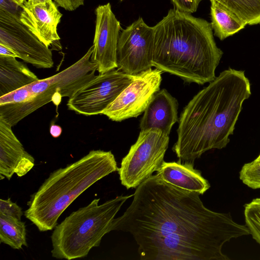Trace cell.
<instances>
[{"label": "cell", "instance_id": "obj_25", "mask_svg": "<svg viewBox=\"0 0 260 260\" xmlns=\"http://www.w3.org/2000/svg\"><path fill=\"white\" fill-rule=\"evenodd\" d=\"M174 9L179 11L192 14L196 12L199 4L203 0H170Z\"/></svg>", "mask_w": 260, "mask_h": 260}, {"label": "cell", "instance_id": "obj_11", "mask_svg": "<svg viewBox=\"0 0 260 260\" xmlns=\"http://www.w3.org/2000/svg\"><path fill=\"white\" fill-rule=\"evenodd\" d=\"M96 16L93 52L90 60L96 64L100 74L117 68V48L122 28L109 3L99 5Z\"/></svg>", "mask_w": 260, "mask_h": 260}, {"label": "cell", "instance_id": "obj_9", "mask_svg": "<svg viewBox=\"0 0 260 260\" xmlns=\"http://www.w3.org/2000/svg\"><path fill=\"white\" fill-rule=\"evenodd\" d=\"M153 27L141 17L122 29L117 48V69L134 75L153 67Z\"/></svg>", "mask_w": 260, "mask_h": 260}, {"label": "cell", "instance_id": "obj_7", "mask_svg": "<svg viewBox=\"0 0 260 260\" xmlns=\"http://www.w3.org/2000/svg\"><path fill=\"white\" fill-rule=\"evenodd\" d=\"M134 76L116 69L100 74L69 98L68 108L85 116L103 114Z\"/></svg>", "mask_w": 260, "mask_h": 260}, {"label": "cell", "instance_id": "obj_14", "mask_svg": "<svg viewBox=\"0 0 260 260\" xmlns=\"http://www.w3.org/2000/svg\"><path fill=\"white\" fill-rule=\"evenodd\" d=\"M12 127L0 118V175L8 180L15 173L25 175L35 165L34 158L25 150Z\"/></svg>", "mask_w": 260, "mask_h": 260}, {"label": "cell", "instance_id": "obj_28", "mask_svg": "<svg viewBox=\"0 0 260 260\" xmlns=\"http://www.w3.org/2000/svg\"><path fill=\"white\" fill-rule=\"evenodd\" d=\"M62 129L59 125L52 124L50 128V133L54 138L58 137L61 134Z\"/></svg>", "mask_w": 260, "mask_h": 260}, {"label": "cell", "instance_id": "obj_2", "mask_svg": "<svg viewBox=\"0 0 260 260\" xmlns=\"http://www.w3.org/2000/svg\"><path fill=\"white\" fill-rule=\"evenodd\" d=\"M251 95L243 71L229 68L197 93L178 120L177 140L172 148L182 163L194 165L208 150L224 148L233 134L244 101Z\"/></svg>", "mask_w": 260, "mask_h": 260}, {"label": "cell", "instance_id": "obj_13", "mask_svg": "<svg viewBox=\"0 0 260 260\" xmlns=\"http://www.w3.org/2000/svg\"><path fill=\"white\" fill-rule=\"evenodd\" d=\"M19 16L21 22L46 46L60 44L57 26L62 14L54 2L30 6L25 1L20 6Z\"/></svg>", "mask_w": 260, "mask_h": 260}, {"label": "cell", "instance_id": "obj_17", "mask_svg": "<svg viewBox=\"0 0 260 260\" xmlns=\"http://www.w3.org/2000/svg\"><path fill=\"white\" fill-rule=\"evenodd\" d=\"M39 80L15 57L0 55V97Z\"/></svg>", "mask_w": 260, "mask_h": 260}, {"label": "cell", "instance_id": "obj_4", "mask_svg": "<svg viewBox=\"0 0 260 260\" xmlns=\"http://www.w3.org/2000/svg\"><path fill=\"white\" fill-rule=\"evenodd\" d=\"M111 151L91 150L79 160L52 172L27 202L24 215L40 232L54 229L63 211L98 181L117 171Z\"/></svg>", "mask_w": 260, "mask_h": 260}, {"label": "cell", "instance_id": "obj_29", "mask_svg": "<svg viewBox=\"0 0 260 260\" xmlns=\"http://www.w3.org/2000/svg\"><path fill=\"white\" fill-rule=\"evenodd\" d=\"M27 3L30 6H35L41 4H47L53 2L52 0H27Z\"/></svg>", "mask_w": 260, "mask_h": 260}, {"label": "cell", "instance_id": "obj_10", "mask_svg": "<svg viewBox=\"0 0 260 260\" xmlns=\"http://www.w3.org/2000/svg\"><path fill=\"white\" fill-rule=\"evenodd\" d=\"M162 73L157 69L151 68L134 75L133 81L103 114L117 122L142 114L155 93L160 89Z\"/></svg>", "mask_w": 260, "mask_h": 260}, {"label": "cell", "instance_id": "obj_20", "mask_svg": "<svg viewBox=\"0 0 260 260\" xmlns=\"http://www.w3.org/2000/svg\"><path fill=\"white\" fill-rule=\"evenodd\" d=\"M246 25L260 24V0H215Z\"/></svg>", "mask_w": 260, "mask_h": 260}, {"label": "cell", "instance_id": "obj_21", "mask_svg": "<svg viewBox=\"0 0 260 260\" xmlns=\"http://www.w3.org/2000/svg\"><path fill=\"white\" fill-rule=\"evenodd\" d=\"M244 217L253 239L260 245V198L244 205Z\"/></svg>", "mask_w": 260, "mask_h": 260}, {"label": "cell", "instance_id": "obj_18", "mask_svg": "<svg viewBox=\"0 0 260 260\" xmlns=\"http://www.w3.org/2000/svg\"><path fill=\"white\" fill-rule=\"evenodd\" d=\"M211 25L214 35L222 41L245 28L246 23L215 0H210Z\"/></svg>", "mask_w": 260, "mask_h": 260}, {"label": "cell", "instance_id": "obj_22", "mask_svg": "<svg viewBox=\"0 0 260 260\" xmlns=\"http://www.w3.org/2000/svg\"><path fill=\"white\" fill-rule=\"evenodd\" d=\"M240 179L252 189L260 188V163L254 160L244 164L240 172Z\"/></svg>", "mask_w": 260, "mask_h": 260}, {"label": "cell", "instance_id": "obj_16", "mask_svg": "<svg viewBox=\"0 0 260 260\" xmlns=\"http://www.w3.org/2000/svg\"><path fill=\"white\" fill-rule=\"evenodd\" d=\"M167 183L179 188L203 194L210 187L201 172L193 165L179 161H164L155 174Z\"/></svg>", "mask_w": 260, "mask_h": 260}, {"label": "cell", "instance_id": "obj_15", "mask_svg": "<svg viewBox=\"0 0 260 260\" xmlns=\"http://www.w3.org/2000/svg\"><path fill=\"white\" fill-rule=\"evenodd\" d=\"M178 103L166 89L155 93L141 119V131L158 128L169 135L174 124L178 121Z\"/></svg>", "mask_w": 260, "mask_h": 260}, {"label": "cell", "instance_id": "obj_3", "mask_svg": "<svg viewBox=\"0 0 260 260\" xmlns=\"http://www.w3.org/2000/svg\"><path fill=\"white\" fill-rule=\"evenodd\" d=\"M153 27V67L188 83L203 85L214 80L223 52L211 23L173 8Z\"/></svg>", "mask_w": 260, "mask_h": 260}, {"label": "cell", "instance_id": "obj_19", "mask_svg": "<svg viewBox=\"0 0 260 260\" xmlns=\"http://www.w3.org/2000/svg\"><path fill=\"white\" fill-rule=\"evenodd\" d=\"M0 242L14 249L27 246L25 223L0 213Z\"/></svg>", "mask_w": 260, "mask_h": 260}, {"label": "cell", "instance_id": "obj_30", "mask_svg": "<svg viewBox=\"0 0 260 260\" xmlns=\"http://www.w3.org/2000/svg\"><path fill=\"white\" fill-rule=\"evenodd\" d=\"M13 2H14L16 5L21 6L23 4L25 1L26 0H11Z\"/></svg>", "mask_w": 260, "mask_h": 260}, {"label": "cell", "instance_id": "obj_1", "mask_svg": "<svg viewBox=\"0 0 260 260\" xmlns=\"http://www.w3.org/2000/svg\"><path fill=\"white\" fill-rule=\"evenodd\" d=\"M197 192L167 183L156 174L142 183L111 231L131 234L141 260H227L223 245L250 235L230 213L206 208Z\"/></svg>", "mask_w": 260, "mask_h": 260}, {"label": "cell", "instance_id": "obj_5", "mask_svg": "<svg viewBox=\"0 0 260 260\" xmlns=\"http://www.w3.org/2000/svg\"><path fill=\"white\" fill-rule=\"evenodd\" d=\"M133 196H117L100 205V199H95L71 213L54 229L51 236L52 257L71 260L86 256L111 232L115 216Z\"/></svg>", "mask_w": 260, "mask_h": 260}, {"label": "cell", "instance_id": "obj_12", "mask_svg": "<svg viewBox=\"0 0 260 260\" xmlns=\"http://www.w3.org/2000/svg\"><path fill=\"white\" fill-rule=\"evenodd\" d=\"M92 52L93 46L79 60L68 68L27 85L28 89L34 95L52 90L60 94L61 97H71L95 76L97 67L90 60Z\"/></svg>", "mask_w": 260, "mask_h": 260}, {"label": "cell", "instance_id": "obj_23", "mask_svg": "<svg viewBox=\"0 0 260 260\" xmlns=\"http://www.w3.org/2000/svg\"><path fill=\"white\" fill-rule=\"evenodd\" d=\"M35 96L29 90L27 86H25L1 96L0 105L25 102L31 100Z\"/></svg>", "mask_w": 260, "mask_h": 260}, {"label": "cell", "instance_id": "obj_26", "mask_svg": "<svg viewBox=\"0 0 260 260\" xmlns=\"http://www.w3.org/2000/svg\"><path fill=\"white\" fill-rule=\"evenodd\" d=\"M57 7L67 11H73L84 5V0H54Z\"/></svg>", "mask_w": 260, "mask_h": 260}, {"label": "cell", "instance_id": "obj_31", "mask_svg": "<svg viewBox=\"0 0 260 260\" xmlns=\"http://www.w3.org/2000/svg\"><path fill=\"white\" fill-rule=\"evenodd\" d=\"M254 160L255 161H256L257 162H258L259 163H260V154L257 156V157L255 159H254Z\"/></svg>", "mask_w": 260, "mask_h": 260}, {"label": "cell", "instance_id": "obj_24", "mask_svg": "<svg viewBox=\"0 0 260 260\" xmlns=\"http://www.w3.org/2000/svg\"><path fill=\"white\" fill-rule=\"evenodd\" d=\"M0 213L18 220H21L23 214L21 208L10 198L0 200Z\"/></svg>", "mask_w": 260, "mask_h": 260}, {"label": "cell", "instance_id": "obj_32", "mask_svg": "<svg viewBox=\"0 0 260 260\" xmlns=\"http://www.w3.org/2000/svg\"><path fill=\"white\" fill-rule=\"evenodd\" d=\"M121 1H123V0H121Z\"/></svg>", "mask_w": 260, "mask_h": 260}, {"label": "cell", "instance_id": "obj_27", "mask_svg": "<svg viewBox=\"0 0 260 260\" xmlns=\"http://www.w3.org/2000/svg\"><path fill=\"white\" fill-rule=\"evenodd\" d=\"M0 55L17 57L16 53L9 47L0 44Z\"/></svg>", "mask_w": 260, "mask_h": 260}, {"label": "cell", "instance_id": "obj_6", "mask_svg": "<svg viewBox=\"0 0 260 260\" xmlns=\"http://www.w3.org/2000/svg\"><path fill=\"white\" fill-rule=\"evenodd\" d=\"M169 140V135L159 129L141 131L118 169L121 184L127 189L136 188L152 176L164 161Z\"/></svg>", "mask_w": 260, "mask_h": 260}, {"label": "cell", "instance_id": "obj_8", "mask_svg": "<svg viewBox=\"0 0 260 260\" xmlns=\"http://www.w3.org/2000/svg\"><path fill=\"white\" fill-rule=\"evenodd\" d=\"M20 9L11 11L0 7V44L9 47L18 58L37 68L52 67L51 50L21 22Z\"/></svg>", "mask_w": 260, "mask_h": 260}]
</instances>
